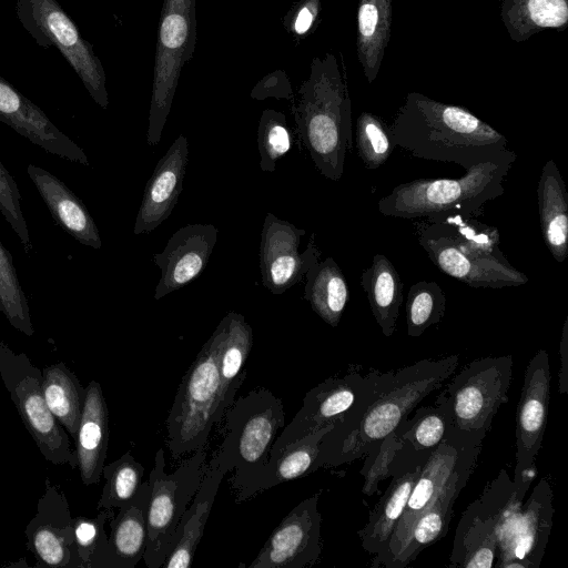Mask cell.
<instances>
[{"label":"cell","instance_id":"1","mask_svg":"<svg viewBox=\"0 0 568 568\" xmlns=\"http://www.w3.org/2000/svg\"><path fill=\"white\" fill-rule=\"evenodd\" d=\"M458 355L422 359L387 372L371 368L356 404L324 435L316 467H337L364 458L417 405L455 373Z\"/></svg>","mask_w":568,"mask_h":568},{"label":"cell","instance_id":"2","mask_svg":"<svg viewBox=\"0 0 568 568\" xmlns=\"http://www.w3.org/2000/svg\"><path fill=\"white\" fill-rule=\"evenodd\" d=\"M395 146L413 156L464 169L514 151L507 139L468 110L409 93L388 128Z\"/></svg>","mask_w":568,"mask_h":568},{"label":"cell","instance_id":"3","mask_svg":"<svg viewBox=\"0 0 568 568\" xmlns=\"http://www.w3.org/2000/svg\"><path fill=\"white\" fill-rule=\"evenodd\" d=\"M291 113L316 169L325 178L339 181L347 151L354 145L346 72L334 53L313 58L307 79L294 93Z\"/></svg>","mask_w":568,"mask_h":568},{"label":"cell","instance_id":"4","mask_svg":"<svg viewBox=\"0 0 568 568\" xmlns=\"http://www.w3.org/2000/svg\"><path fill=\"white\" fill-rule=\"evenodd\" d=\"M419 245L444 274L473 288H504L528 282L499 247V231L474 215L449 214L419 225Z\"/></svg>","mask_w":568,"mask_h":568},{"label":"cell","instance_id":"5","mask_svg":"<svg viewBox=\"0 0 568 568\" xmlns=\"http://www.w3.org/2000/svg\"><path fill=\"white\" fill-rule=\"evenodd\" d=\"M516 156L513 152L471 165L457 179H417L400 183L378 201V211L400 219L476 215L486 202L504 194L503 183Z\"/></svg>","mask_w":568,"mask_h":568},{"label":"cell","instance_id":"6","mask_svg":"<svg viewBox=\"0 0 568 568\" xmlns=\"http://www.w3.org/2000/svg\"><path fill=\"white\" fill-rule=\"evenodd\" d=\"M229 317L221 320L183 375L165 420L168 447L174 460L207 445L221 406L219 354L226 337Z\"/></svg>","mask_w":568,"mask_h":568},{"label":"cell","instance_id":"7","mask_svg":"<svg viewBox=\"0 0 568 568\" xmlns=\"http://www.w3.org/2000/svg\"><path fill=\"white\" fill-rule=\"evenodd\" d=\"M223 419L220 447L232 459L230 484L236 503H241L255 495L272 446L285 426L283 403L270 389L257 387L235 399Z\"/></svg>","mask_w":568,"mask_h":568},{"label":"cell","instance_id":"8","mask_svg":"<svg viewBox=\"0 0 568 568\" xmlns=\"http://www.w3.org/2000/svg\"><path fill=\"white\" fill-rule=\"evenodd\" d=\"M513 356H487L466 364L440 387L435 405L450 430L484 440L501 405L508 402Z\"/></svg>","mask_w":568,"mask_h":568},{"label":"cell","instance_id":"9","mask_svg":"<svg viewBox=\"0 0 568 568\" xmlns=\"http://www.w3.org/2000/svg\"><path fill=\"white\" fill-rule=\"evenodd\" d=\"M206 455L207 445L192 453L172 474H168L164 450L160 448L156 452L148 479V539L143 555L146 567H162L175 547L179 524L201 484Z\"/></svg>","mask_w":568,"mask_h":568},{"label":"cell","instance_id":"10","mask_svg":"<svg viewBox=\"0 0 568 568\" xmlns=\"http://www.w3.org/2000/svg\"><path fill=\"white\" fill-rule=\"evenodd\" d=\"M196 40L195 0H164L158 31L146 142L156 146L171 111L182 69Z\"/></svg>","mask_w":568,"mask_h":568},{"label":"cell","instance_id":"11","mask_svg":"<svg viewBox=\"0 0 568 568\" xmlns=\"http://www.w3.org/2000/svg\"><path fill=\"white\" fill-rule=\"evenodd\" d=\"M0 377L44 459L54 465L77 468V453L69 434L44 400L42 372L24 353H16L0 342Z\"/></svg>","mask_w":568,"mask_h":568},{"label":"cell","instance_id":"12","mask_svg":"<svg viewBox=\"0 0 568 568\" xmlns=\"http://www.w3.org/2000/svg\"><path fill=\"white\" fill-rule=\"evenodd\" d=\"M16 14L36 43L59 50L102 109L109 105L106 77L92 44L57 0H17Z\"/></svg>","mask_w":568,"mask_h":568},{"label":"cell","instance_id":"13","mask_svg":"<svg viewBox=\"0 0 568 568\" xmlns=\"http://www.w3.org/2000/svg\"><path fill=\"white\" fill-rule=\"evenodd\" d=\"M552 488L541 478L524 503L515 496L497 527V568H538L552 527Z\"/></svg>","mask_w":568,"mask_h":568},{"label":"cell","instance_id":"14","mask_svg":"<svg viewBox=\"0 0 568 568\" xmlns=\"http://www.w3.org/2000/svg\"><path fill=\"white\" fill-rule=\"evenodd\" d=\"M364 458L361 469L364 476L363 493L378 491L381 481L390 477L400 466L416 458H426L450 432L445 412L438 406L414 409Z\"/></svg>","mask_w":568,"mask_h":568},{"label":"cell","instance_id":"15","mask_svg":"<svg viewBox=\"0 0 568 568\" xmlns=\"http://www.w3.org/2000/svg\"><path fill=\"white\" fill-rule=\"evenodd\" d=\"M549 355L539 349L529 361L516 412L515 500L524 503L536 476V457L541 448L550 403Z\"/></svg>","mask_w":568,"mask_h":568},{"label":"cell","instance_id":"16","mask_svg":"<svg viewBox=\"0 0 568 568\" xmlns=\"http://www.w3.org/2000/svg\"><path fill=\"white\" fill-rule=\"evenodd\" d=\"M514 496L513 479L505 469H501L463 513L447 567H495L498 523Z\"/></svg>","mask_w":568,"mask_h":568},{"label":"cell","instance_id":"17","mask_svg":"<svg viewBox=\"0 0 568 568\" xmlns=\"http://www.w3.org/2000/svg\"><path fill=\"white\" fill-rule=\"evenodd\" d=\"M476 440L481 439L450 430L429 454L385 548L373 556L372 567L389 568L414 523L429 508L442 487L456 470L467 448Z\"/></svg>","mask_w":568,"mask_h":568},{"label":"cell","instance_id":"18","mask_svg":"<svg viewBox=\"0 0 568 568\" xmlns=\"http://www.w3.org/2000/svg\"><path fill=\"white\" fill-rule=\"evenodd\" d=\"M320 495L302 500L281 520L247 568H306L320 560Z\"/></svg>","mask_w":568,"mask_h":568},{"label":"cell","instance_id":"19","mask_svg":"<svg viewBox=\"0 0 568 568\" xmlns=\"http://www.w3.org/2000/svg\"><path fill=\"white\" fill-rule=\"evenodd\" d=\"M306 231L288 221L267 213L261 232L260 271L262 284L275 295L283 294L301 282L312 265L320 261L321 251L313 233L304 252H298Z\"/></svg>","mask_w":568,"mask_h":568},{"label":"cell","instance_id":"20","mask_svg":"<svg viewBox=\"0 0 568 568\" xmlns=\"http://www.w3.org/2000/svg\"><path fill=\"white\" fill-rule=\"evenodd\" d=\"M363 369V366L352 364L343 375L326 378L310 389L300 410L277 436L270 455L310 433L339 422L359 398L365 381Z\"/></svg>","mask_w":568,"mask_h":568},{"label":"cell","instance_id":"21","mask_svg":"<svg viewBox=\"0 0 568 568\" xmlns=\"http://www.w3.org/2000/svg\"><path fill=\"white\" fill-rule=\"evenodd\" d=\"M72 521L63 490L47 478L36 515L24 530L27 547L37 559L38 566L80 568Z\"/></svg>","mask_w":568,"mask_h":568},{"label":"cell","instance_id":"22","mask_svg":"<svg viewBox=\"0 0 568 568\" xmlns=\"http://www.w3.org/2000/svg\"><path fill=\"white\" fill-rule=\"evenodd\" d=\"M483 442L470 444L456 470L442 487L433 504L420 515L392 561L389 568H405L427 547L447 535L454 515L455 503L478 465Z\"/></svg>","mask_w":568,"mask_h":568},{"label":"cell","instance_id":"23","mask_svg":"<svg viewBox=\"0 0 568 568\" xmlns=\"http://www.w3.org/2000/svg\"><path fill=\"white\" fill-rule=\"evenodd\" d=\"M219 230L213 224H187L180 227L161 253L153 256L161 271L154 298L184 287L200 276L209 264L217 242Z\"/></svg>","mask_w":568,"mask_h":568},{"label":"cell","instance_id":"24","mask_svg":"<svg viewBox=\"0 0 568 568\" xmlns=\"http://www.w3.org/2000/svg\"><path fill=\"white\" fill-rule=\"evenodd\" d=\"M0 121L47 152L90 165L84 151L48 115L0 75Z\"/></svg>","mask_w":568,"mask_h":568},{"label":"cell","instance_id":"25","mask_svg":"<svg viewBox=\"0 0 568 568\" xmlns=\"http://www.w3.org/2000/svg\"><path fill=\"white\" fill-rule=\"evenodd\" d=\"M187 161V140L180 134L146 182L134 224L135 235L152 232L171 215L183 190Z\"/></svg>","mask_w":568,"mask_h":568},{"label":"cell","instance_id":"26","mask_svg":"<svg viewBox=\"0 0 568 568\" xmlns=\"http://www.w3.org/2000/svg\"><path fill=\"white\" fill-rule=\"evenodd\" d=\"M233 470L229 454L220 446L206 464L201 484L178 527L176 545L164 560L163 568H190L203 537L220 484Z\"/></svg>","mask_w":568,"mask_h":568},{"label":"cell","instance_id":"27","mask_svg":"<svg viewBox=\"0 0 568 568\" xmlns=\"http://www.w3.org/2000/svg\"><path fill=\"white\" fill-rule=\"evenodd\" d=\"M27 173L58 225L81 244L101 248L100 233L89 210L64 182L34 164L27 166Z\"/></svg>","mask_w":568,"mask_h":568},{"label":"cell","instance_id":"28","mask_svg":"<svg viewBox=\"0 0 568 568\" xmlns=\"http://www.w3.org/2000/svg\"><path fill=\"white\" fill-rule=\"evenodd\" d=\"M109 445V410L99 382L85 387V399L74 439L78 468L84 485L100 483Z\"/></svg>","mask_w":568,"mask_h":568},{"label":"cell","instance_id":"29","mask_svg":"<svg viewBox=\"0 0 568 568\" xmlns=\"http://www.w3.org/2000/svg\"><path fill=\"white\" fill-rule=\"evenodd\" d=\"M149 496L150 484L145 480L135 497L109 520L111 531L100 568H134L143 559Z\"/></svg>","mask_w":568,"mask_h":568},{"label":"cell","instance_id":"30","mask_svg":"<svg viewBox=\"0 0 568 568\" xmlns=\"http://www.w3.org/2000/svg\"><path fill=\"white\" fill-rule=\"evenodd\" d=\"M426 459L410 460L392 475L390 484L371 511L366 525L357 532L366 552L374 556L385 548Z\"/></svg>","mask_w":568,"mask_h":568},{"label":"cell","instance_id":"31","mask_svg":"<svg viewBox=\"0 0 568 568\" xmlns=\"http://www.w3.org/2000/svg\"><path fill=\"white\" fill-rule=\"evenodd\" d=\"M537 196L542 240L554 258L562 263L568 255V193L552 159L542 166Z\"/></svg>","mask_w":568,"mask_h":568},{"label":"cell","instance_id":"32","mask_svg":"<svg viewBox=\"0 0 568 568\" xmlns=\"http://www.w3.org/2000/svg\"><path fill=\"white\" fill-rule=\"evenodd\" d=\"M393 0H359L356 52L368 83L376 79L390 38Z\"/></svg>","mask_w":568,"mask_h":568},{"label":"cell","instance_id":"33","mask_svg":"<svg viewBox=\"0 0 568 568\" xmlns=\"http://www.w3.org/2000/svg\"><path fill=\"white\" fill-rule=\"evenodd\" d=\"M361 285L367 294L373 316L383 335L390 337L396 328L403 303V282L393 263L375 254L369 267L363 271Z\"/></svg>","mask_w":568,"mask_h":568},{"label":"cell","instance_id":"34","mask_svg":"<svg viewBox=\"0 0 568 568\" xmlns=\"http://www.w3.org/2000/svg\"><path fill=\"white\" fill-rule=\"evenodd\" d=\"M500 19L509 38L520 43L544 30L565 29L568 0H500Z\"/></svg>","mask_w":568,"mask_h":568},{"label":"cell","instance_id":"35","mask_svg":"<svg viewBox=\"0 0 568 568\" xmlns=\"http://www.w3.org/2000/svg\"><path fill=\"white\" fill-rule=\"evenodd\" d=\"M304 298L312 310L329 326L339 324L349 300L346 278L332 258L317 261L305 274Z\"/></svg>","mask_w":568,"mask_h":568},{"label":"cell","instance_id":"36","mask_svg":"<svg viewBox=\"0 0 568 568\" xmlns=\"http://www.w3.org/2000/svg\"><path fill=\"white\" fill-rule=\"evenodd\" d=\"M227 317L226 337L219 354L221 406L224 413L235 400L246 378L244 364L253 346V329L245 317L233 311L227 313Z\"/></svg>","mask_w":568,"mask_h":568},{"label":"cell","instance_id":"37","mask_svg":"<svg viewBox=\"0 0 568 568\" xmlns=\"http://www.w3.org/2000/svg\"><path fill=\"white\" fill-rule=\"evenodd\" d=\"M42 393L48 408L75 439L85 399V387L63 362L42 371Z\"/></svg>","mask_w":568,"mask_h":568},{"label":"cell","instance_id":"38","mask_svg":"<svg viewBox=\"0 0 568 568\" xmlns=\"http://www.w3.org/2000/svg\"><path fill=\"white\" fill-rule=\"evenodd\" d=\"M334 425L333 423L310 433L270 455V460L256 485L255 494L317 470L316 458L321 440Z\"/></svg>","mask_w":568,"mask_h":568},{"label":"cell","instance_id":"39","mask_svg":"<svg viewBox=\"0 0 568 568\" xmlns=\"http://www.w3.org/2000/svg\"><path fill=\"white\" fill-rule=\"evenodd\" d=\"M143 475L144 467L130 452L104 465L102 476L105 484L97 505L98 510L120 508L131 501L142 486Z\"/></svg>","mask_w":568,"mask_h":568},{"label":"cell","instance_id":"40","mask_svg":"<svg viewBox=\"0 0 568 568\" xmlns=\"http://www.w3.org/2000/svg\"><path fill=\"white\" fill-rule=\"evenodd\" d=\"M0 311L17 331L32 336L30 307L10 251L0 241Z\"/></svg>","mask_w":568,"mask_h":568},{"label":"cell","instance_id":"41","mask_svg":"<svg viewBox=\"0 0 568 568\" xmlns=\"http://www.w3.org/2000/svg\"><path fill=\"white\" fill-rule=\"evenodd\" d=\"M445 308V293L438 283L419 281L412 285L405 305L408 336L419 337L432 325L439 323Z\"/></svg>","mask_w":568,"mask_h":568},{"label":"cell","instance_id":"42","mask_svg":"<svg viewBox=\"0 0 568 568\" xmlns=\"http://www.w3.org/2000/svg\"><path fill=\"white\" fill-rule=\"evenodd\" d=\"M293 144V134L283 112L265 109L257 126V148L263 172L275 171L276 163L286 155Z\"/></svg>","mask_w":568,"mask_h":568},{"label":"cell","instance_id":"43","mask_svg":"<svg viewBox=\"0 0 568 568\" xmlns=\"http://www.w3.org/2000/svg\"><path fill=\"white\" fill-rule=\"evenodd\" d=\"M113 509H101L95 517L78 516L73 518V536L80 568H100L108 535L104 525L114 516Z\"/></svg>","mask_w":568,"mask_h":568},{"label":"cell","instance_id":"44","mask_svg":"<svg viewBox=\"0 0 568 568\" xmlns=\"http://www.w3.org/2000/svg\"><path fill=\"white\" fill-rule=\"evenodd\" d=\"M355 142L358 156L369 170L383 165L395 148L389 129L378 116L366 111L357 118Z\"/></svg>","mask_w":568,"mask_h":568},{"label":"cell","instance_id":"45","mask_svg":"<svg viewBox=\"0 0 568 568\" xmlns=\"http://www.w3.org/2000/svg\"><path fill=\"white\" fill-rule=\"evenodd\" d=\"M0 212L17 234L26 253L32 251L30 233L21 207L17 182L0 160Z\"/></svg>","mask_w":568,"mask_h":568},{"label":"cell","instance_id":"46","mask_svg":"<svg viewBox=\"0 0 568 568\" xmlns=\"http://www.w3.org/2000/svg\"><path fill=\"white\" fill-rule=\"evenodd\" d=\"M321 0H298L285 13L282 24L298 44L315 31L321 20Z\"/></svg>","mask_w":568,"mask_h":568},{"label":"cell","instance_id":"47","mask_svg":"<svg viewBox=\"0 0 568 568\" xmlns=\"http://www.w3.org/2000/svg\"><path fill=\"white\" fill-rule=\"evenodd\" d=\"M251 98L255 100H265L275 98L285 99L292 103L294 92L288 75L283 70H275L261 79L251 91Z\"/></svg>","mask_w":568,"mask_h":568},{"label":"cell","instance_id":"48","mask_svg":"<svg viewBox=\"0 0 568 568\" xmlns=\"http://www.w3.org/2000/svg\"><path fill=\"white\" fill-rule=\"evenodd\" d=\"M560 369L558 373L559 378V393L565 395L568 393V317H566L561 338L559 344Z\"/></svg>","mask_w":568,"mask_h":568}]
</instances>
